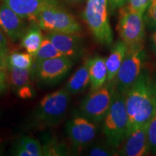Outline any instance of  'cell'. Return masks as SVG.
I'll list each match as a JSON object with an SVG mask.
<instances>
[{"instance_id":"1","label":"cell","mask_w":156,"mask_h":156,"mask_svg":"<svg viewBox=\"0 0 156 156\" xmlns=\"http://www.w3.org/2000/svg\"><path fill=\"white\" fill-rule=\"evenodd\" d=\"M129 134L148 124L156 112V80L147 72L141 74L125 94Z\"/></svg>"},{"instance_id":"2","label":"cell","mask_w":156,"mask_h":156,"mask_svg":"<svg viewBox=\"0 0 156 156\" xmlns=\"http://www.w3.org/2000/svg\"><path fill=\"white\" fill-rule=\"evenodd\" d=\"M70 95L64 87L43 98L33 113L31 126L47 128L60 124L67 114Z\"/></svg>"},{"instance_id":"3","label":"cell","mask_w":156,"mask_h":156,"mask_svg":"<svg viewBox=\"0 0 156 156\" xmlns=\"http://www.w3.org/2000/svg\"><path fill=\"white\" fill-rule=\"evenodd\" d=\"M103 132L109 145L119 147L129 135V118L125 95L115 90L112 103L103 119Z\"/></svg>"},{"instance_id":"4","label":"cell","mask_w":156,"mask_h":156,"mask_svg":"<svg viewBox=\"0 0 156 156\" xmlns=\"http://www.w3.org/2000/svg\"><path fill=\"white\" fill-rule=\"evenodd\" d=\"M37 23L42 30L47 32L79 34L82 28L73 15L51 0L39 13Z\"/></svg>"},{"instance_id":"5","label":"cell","mask_w":156,"mask_h":156,"mask_svg":"<svg viewBox=\"0 0 156 156\" xmlns=\"http://www.w3.org/2000/svg\"><path fill=\"white\" fill-rule=\"evenodd\" d=\"M83 17L98 43L106 46L112 44L114 36L108 19V0H87Z\"/></svg>"},{"instance_id":"6","label":"cell","mask_w":156,"mask_h":156,"mask_svg":"<svg viewBox=\"0 0 156 156\" xmlns=\"http://www.w3.org/2000/svg\"><path fill=\"white\" fill-rule=\"evenodd\" d=\"M116 30L127 50L144 47L145 20L143 14L129 10L126 7H121Z\"/></svg>"},{"instance_id":"7","label":"cell","mask_w":156,"mask_h":156,"mask_svg":"<svg viewBox=\"0 0 156 156\" xmlns=\"http://www.w3.org/2000/svg\"><path fill=\"white\" fill-rule=\"evenodd\" d=\"M114 93V85L113 86L110 83L98 89L92 90L82 101L80 116L94 124L101 122L108 112Z\"/></svg>"},{"instance_id":"8","label":"cell","mask_w":156,"mask_h":156,"mask_svg":"<svg viewBox=\"0 0 156 156\" xmlns=\"http://www.w3.org/2000/svg\"><path fill=\"white\" fill-rule=\"evenodd\" d=\"M73 64V60L65 56L49 58L34 63V75L41 86H54L69 74Z\"/></svg>"},{"instance_id":"9","label":"cell","mask_w":156,"mask_h":156,"mask_svg":"<svg viewBox=\"0 0 156 156\" xmlns=\"http://www.w3.org/2000/svg\"><path fill=\"white\" fill-rule=\"evenodd\" d=\"M145 58L144 47L127 50V53L114 79L115 90L125 95L142 73Z\"/></svg>"},{"instance_id":"10","label":"cell","mask_w":156,"mask_h":156,"mask_svg":"<svg viewBox=\"0 0 156 156\" xmlns=\"http://www.w3.org/2000/svg\"><path fill=\"white\" fill-rule=\"evenodd\" d=\"M65 129L72 146L77 151L88 145L94 140L97 132L94 123L81 116L68 121Z\"/></svg>"},{"instance_id":"11","label":"cell","mask_w":156,"mask_h":156,"mask_svg":"<svg viewBox=\"0 0 156 156\" xmlns=\"http://www.w3.org/2000/svg\"><path fill=\"white\" fill-rule=\"evenodd\" d=\"M45 37L53 43L63 56L73 61H77L83 56L85 47L79 34L48 32Z\"/></svg>"},{"instance_id":"12","label":"cell","mask_w":156,"mask_h":156,"mask_svg":"<svg viewBox=\"0 0 156 156\" xmlns=\"http://www.w3.org/2000/svg\"><path fill=\"white\" fill-rule=\"evenodd\" d=\"M23 20L6 4L0 5V28L12 41L22 38L28 28Z\"/></svg>"},{"instance_id":"13","label":"cell","mask_w":156,"mask_h":156,"mask_svg":"<svg viewBox=\"0 0 156 156\" xmlns=\"http://www.w3.org/2000/svg\"><path fill=\"white\" fill-rule=\"evenodd\" d=\"M147 126V124L139 126L130 132L126 138L119 155L126 156L148 155L151 149L148 142Z\"/></svg>"},{"instance_id":"14","label":"cell","mask_w":156,"mask_h":156,"mask_svg":"<svg viewBox=\"0 0 156 156\" xmlns=\"http://www.w3.org/2000/svg\"><path fill=\"white\" fill-rule=\"evenodd\" d=\"M51 0H3L9 8L24 20L37 23L42 9Z\"/></svg>"},{"instance_id":"15","label":"cell","mask_w":156,"mask_h":156,"mask_svg":"<svg viewBox=\"0 0 156 156\" xmlns=\"http://www.w3.org/2000/svg\"><path fill=\"white\" fill-rule=\"evenodd\" d=\"M127 53V47L122 40L114 45L109 56L106 58L107 67V81H114Z\"/></svg>"},{"instance_id":"16","label":"cell","mask_w":156,"mask_h":156,"mask_svg":"<svg viewBox=\"0 0 156 156\" xmlns=\"http://www.w3.org/2000/svg\"><path fill=\"white\" fill-rule=\"evenodd\" d=\"M88 69L91 90L100 88L107 81L106 58L95 56L88 58Z\"/></svg>"},{"instance_id":"17","label":"cell","mask_w":156,"mask_h":156,"mask_svg":"<svg viewBox=\"0 0 156 156\" xmlns=\"http://www.w3.org/2000/svg\"><path fill=\"white\" fill-rule=\"evenodd\" d=\"M90 84V80L87 58L72 75L64 87L70 95H77L85 91Z\"/></svg>"},{"instance_id":"18","label":"cell","mask_w":156,"mask_h":156,"mask_svg":"<svg viewBox=\"0 0 156 156\" xmlns=\"http://www.w3.org/2000/svg\"><path fill=\"white\" fill-rule=\"evenodd\" d=\"M41 30L38 23L33 22L21 38L20 46L32 56L40 48L44 38Z\"/></svg>"},{"instance_id":"19","label":"cell","mask_w":156,"mask_h":156,"mask_svg":"<svg viewBox=\"0 0 156 156\" xmlns=\"http://www.w3.org/2000/svg\"><path fill=\"white\" fill-rule=\"evenodd\" d=\"M7 77L9 83L15 93L25 86L30 85V81L34 73V67L20 69L7 64Z\"/></svg>"},{"instance_id":"20","label":"cell","mask_w":156,"mask_h":156,"mask_svg":"<svg viewBox=\"0 0 156 156\" xmlns=\"http://www.w3.org/2000/svg\"><path fill=\"white\" fill-rule=\"evenodd\" d=\"M42 150L43 155L45 156H64L69 155L70 153L69 148L64 142L58 141L54 137L44 140Z\"/></svg>"},{"instance_id":"21","label":"cell","mask_w":156,"mask_h":156,"mask_svg":"<svg viewBox=\"0 0 156 156\" xmlns=\"http://www.w3.org/2000/svg\"><path fill=\"white\" fill-rule=\"evenodd\" d=\"M62 56H63V54L56 48L53 43L49 39L44 36L40 48L33 56V57L34 59V63H38L39 62L44 61V60Z\"/></svg>"},{"instance_id":"22","label":"cell","mask_w":156,"mask_h":156,"mask_svg":"<svg viewBox=\"0 0 156 156\" xmlns=\"http://www.w3.org/2000/svg\"><path fill=\"white\" fill-rule=\"evenodd\" d=\"M7 64L20 69H28L34 67V59L28 52H13L8 54Z\"/></svg>"},{"instance_id":"23","label":"cell","mask_w":156,"mask_h":156,"mask_svg":"<svg viewBox=\"0 0 156 156\" xmlns=\"http://www.w3.org/2000/svg\"><path fill=\"white\" fill-rule=\"evenodd\" d=\"M31 156L43 155L42 145L38 140L28 136H23L17 140Z\"/></svg>"},{"instance_id":"24","label":"cell","mask_w":156,"mask_h":156,"mask_svg":"<svg viewBox=\"0 0 156 156\" xmlns=\"http://www.w3.org/2000/svg\"><path fill=\"white\" fill-rule=\"evenodd\" d=\"M144 20L147 26L152 30L156 29V0H151L148 6Z\"/></svg>"},{"instance_id":"25","label":"cell","mask_w":156,"mask_h":156,"mask_svg":"<svg viewBox=\"0 0 156 156\" xmlns=\"http://www.w3.org/2000/svg\"><path fill=\"white\" fill-rule=\"evenodd\" d=\"M147 133L150 149L153 153H156V112L148 122Z\"/></svg>"},{"instance_id":"26","label":"cell","mask_w":156,"mask_h":156,"mask_svg":"<svg viewBox=\"0 0 156 156\" xmlns=\"http://www.w3.org/2000/svg\"><path fill=\"white\" fill-rule=\"evenodd\" d=\"M114 147H108L104 145H95L90 149L88 155L91 156H112L118 154L114 151Z\"/></svg>"},{"instance_id":"27","label":"cell","mask_w":156,"mask_h":156,"mask_svg":"<svg viewBox=\"0 0 156 156\" xmlns=\"http://www.w3.org/2000/svg\"><path fill=\"white\" fill-rule=\"evenodd\" d=\"M151 0H128L126 7L129 10L144 14L147 10Z\"/></svg>"},{"instance_id":"28","label":"cell","mask_w":156,"mask_h":156,"mask_svg":"<svg viewBox=\"0 0 156 156\" xmlns=\"http://www.w3.org/2000/svg\"><path fill=\"white\" fill-rule=\"evenodd\" d=\"M8 77L7 69H0V95H3L8 89Z\"/></svg>"},{"instance_id":"29","label":"cell","mask_w":156,"mask_h":156,"mask_svg":"<svg viewBox=\"0 0 156 156\" xmlns=\"http://www.w3.org/2000/svg\"><path fill=\"white\" fill-rule=\"evenodd\" d=\"M16 95L19 98L22 99H29L31 98L34 97L35 92L33 87L30 85H28V86H25L22 87L17 90L16 93Z\"/></svg>"},{"instance_id":"30","label":"cell","mask_w":156,"mask_h":156,"mask_svg":"<svg viewBox=\"0 0 156 156\" xmlns=\"http://www.w3.org/2000/svg\"><path fill=\"white\" fill-rule=\"evenodd\" d=\"M11 153L12 155L15 156H31L28 151H26L25 147L17 140L13 144L11 149Z\"/></svg>"},{"instance_id":"31","label":"cell","mask_w":156,"mask_h":156,"mask_svg":"<svg viewBox=\"0 0 156 156\" xmlns=\"http://www.w3.org/2000/svg\"><path fill=\"white\" fill-rule=\"evenodd\" d=\"M0 51L6 54H8V43H7L5 33L2 30L1 28H0Z\"/></svg>"},{"instance_id":"32","label":"cell","mask_w":156,"mask_h":156,"mask_svg":"<svg viewBox=\"0 0 156 156\" xmlns=\"http://www.w3.org/2000/svg\"><path fill=\"white\" fill-rule=\"evenodd\" d=\"M127 2L128 0H108V4L111 9L114 10L124 7Z\"/></svg>"},{"instance_id":"33","label":"cell","mask_w":156,"mask_h":156,"mask_svg":"<svg viewBox=\"0 0 156 156\" xmlns=\"http://www.w3.org/2000/svg\"><path fill=\"white\" fill-rule=\"evenodd\" d=\"M7 56H8V54H6L0 51V69H7Z\"/></svg>"},{"instance_id":"34","label":"cell","mask_w":156,"mask_h":156,"mask_svg":"<svg viewBox=\"0 0 156 156\" xmlns=\"http://www.w3.org/2000/svg\"><path fill=\"white\" fill-rule=\"evenodd\" d=\"M151 46L153 50L156 53V29L151 36Z\"/></svg>"},{"instance_id":"35","label":"cell","mask_w":156,"mask_h":156,"mask_svg":"<svg viewBox=\"0 0 156 156\" xmlns=\"http://www.w3.org/2000/svg\"><path fill=\"white\" fill-rule=\"evenodd\" d=\"M64 1L67 2L71 3V4H75V5H78V4H80L83 2L84 0H64Z\"/></svg>"},{"instance_id":"36","label":"cell","mask_w":156,"mask_h":156,"mask_svg":"<svg viewBox=\"0 0 156 156\" xmlns=\"http://www.w3.org/2000/svg\"><path fill=\"white\" fill-rule=\"evenodd\" d=\"M4 153V146L3 145H2L1 143H0V155H2Z\"/></svg>"}]
</instances>
